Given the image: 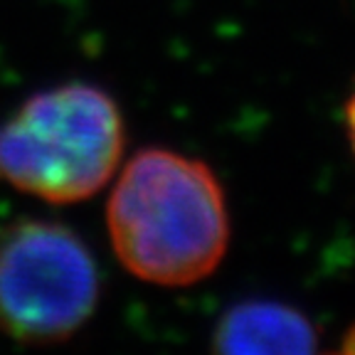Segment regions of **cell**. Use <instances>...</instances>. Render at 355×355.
Returning a JSON list of instances; mask_svg holds the SVG:
<instances>
[{
	"mask_svg": "<svg viewBox=\"0 0 355 355\" xmlns=\"http://www.w3.org/2000/svg\"><path fill=\"white\" fill-rule=\"evenodd\" d=\"M106 230L131 277L171 288L210 277L232 234L220 178L207 163L168 148H144L119 168Z\"/></svg>",
	"mask_w": 355,
	"mask_h": 355,
	"instance_id": "1",
	"label": "cell"
},
{
	"mask_svg": "<svg viewBox=\"0 0 355 355\" xmlns=\"http://www.w3.org/2000/svg\"><path fill=\"white\" fill-rule=\"evenodd\" d=\"M123 148L121 109L104 89L84 82L44 89L0 126V183L72 205L114 180Z\"/></svg>",
	"mask_w": 355,
	"mask_h": 355,
	"instance_id": "2",
	"label": "cell"
},
{
	"mask_svg": "<svg viewBox=\"0 0 355 355\" xmlns=\"http://www.w3.org/2000/svg\"><path fill=\"white\" fill-rule=\"evenodd\" d=\"M101 277L84 239L52 220L0 227V333L20 343H60L94 316Z\"/></svg>",
	"mask_w": 355,
	"mask_h": 355,
	"instance_id": "3",
	"label": "cell"
},
{
	"mask_svg": "<svg viewBox=\"0 0 355 355\" xmlns=\"http://www.w3.org/2000/svg\"><path fill=\"white\" fill-rule=\"evenodd\" d=\"M212 345L220 353H313L318 331L301 311L279 301H244L220 318Z\"/></svg>",
	"mask_w": 355,
	"mask_h": 355,
	"instance_id": "4",
	"label": "cell"
},
{
	"mask_svg": "<svg viewBox=\"0 0 355 355\" xmlns=\"http://www.w3.org/2000/svg\"><path fill=\"white\" fill-rule=\"evenodd\" d=\"M345 128H348V139L355 153V89L353 94L348 96V101H345Z\"/></svg>",
	"mask_w": 355,
	"mask_h": 355,
	"instance_id": "5",
	"label": "cell"
},
{
	"mask_svg": "<svg viewBox=\"0 0 355 355\" xmlns=\"http://www.w3.org/2000/svg\"><path fill=\"white\" fill-rule=\"evenodd\" d=\"M343 348H345V350H355V328H353V331H348V336H345Z\"/></svg>",
	"mask_w": 355,
	"mask_h": 355,
	"instance_id": "6",
	"label": "cell"
}]
</instances>
